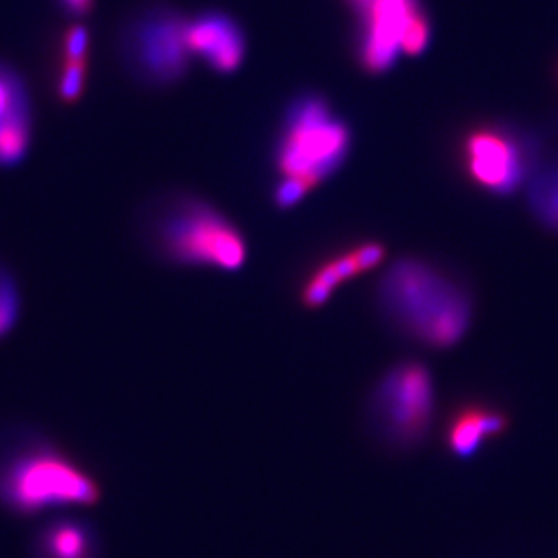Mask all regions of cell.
I'll return each instance as SVG.
<instances>
[{"label": "cell", "instance_id": "3", "mask_svg": "<svg viewBox=\"0 0 558 558\" xmlns=\"http://www.w3.org/2000/svg\"><path fill=\"white\" fill-rule=\"evenodd\" d=\"M387 316L404 332L434 349L459 343L472 322L466 290L421 259H399L379 287Z\"/></svg>", "mask_w": 558, "mask_h": 558}, {"label": "cell", "instance_id": "12", "mask_svg": "<svg viewBox=\"0 0 558 558\" xmlns=\"http://www.w3.org/2000/svg\"><path fill=\"white\" fill-rule=\"evenodd\" d=\"M33 558H100V538L81 517H57L35 533Z\"/></svg>", "mask_w": 558, "mask_h": 558}, {"label": "cell", "instance_id": "19", "mask_svg": "<svg viewBox=\"0 0 558 558\" xmlns=\"http://www.w3.org/2000/svg\"><path fill=\"white\" fill-rule=\"evenodd\" d=\"M57 4L71 19H84L95 8V0H57Z\"/></svg>", "mask_w": 558, "mask_h": 558}, {"label": "cell", "instance_id": "6", "mask_svg": "<svg viewBox=\"0 0 558 558\" xmlns=\"http://www.w3.org/2000/svg\"><path fill=\"white\" fill-rule=\"evenodd\" d=\"M466 177L486 193L508 196L535 174L537 155L526 136L508 128L483 125L464 136L461 147Z\"/></svg>", "mask_w": 558, "mask_h": 558}, {"label": "cell", "instance_id": "9", "mask_svg": "<svg viewBox=\"0 0 558 558\" xmlns=\"http://www.w3.org/2000/svg\"><path fill=\"white\" fill-rule=\"evenodd\" d=\"M414 2L415 0H372L366 8L361 62L372 75H381L398 60L404 24Z\"/></svg>", "mask_w": 558, "mask_h": 558}, {"label": "cell", "instance_id": "15", "mask_svg": "<svg viewBox=\"0 0 558 558\" xmlns=\"http://www.w3.org/2000/svg\"><path fill=\"white\" fill-rule=\"evenodd\" d=\"M89 60H60L54 76V95L60 104L75 106L86 92Z\"/></svg>", "mask_w": 558, "mask_h": 558}, {"label": "cell", "instance_id": "14", "mask_svg": "<svg viewBox=\"0 0 558 558\" xmlns=\"http://www.w3.org/2000/svg\"><path fill=\"white\" fill-rule=\"evenodd\" d=\"M527 204L544 227L558 232V161L530 178Z\"/></svg>", "mask_w": 558, "mask_h": 558}, {"label": "cell", "instance_id": "7", "mask_svg": "<svg viewBox=\"0 0 558 558\" xmlns=\"http://www.w3.org/2000/svg\"><path fill=\"white\" fill-rule=\"evenodd\" d=\"M125 62L140 78L163 86L187 71L191 49L187 21L171 10H150L136 16L122 40Z\"/></svg>", "mask_w": 558, "mask_h": 558}, {"label": "cell", "instance_id": "2", "mask_svg": "<svg viewBox=\"0 0 558 558\" xmlns=\"http://www.w3.org/2000/svg\"><path fill=\"white\" fill-rule=\"evenodd\" d=\"M352 147V133L319 95H305L290 106L284 117L276 169L279 182L275 204L290 209L306 194L333 177L343 166Z\"/></svg>", "mask_w": 558, "mask_h": 558}, {"label": "cell", "instance_id": "1", "mask_svg": "<svg viewBox=\"0 0 558 558\" xmlns=\"http://www.w3.org/2000/svg\"><path fill=\"white\" fill-rule=\"evenodd\" d=\"M102 499L97 478L35 432H16L0 446V502L16 515L89 508Z\"/></svg>", "mask_w": 558, "mask_h": 558}, {"label": "cell", "instance_id": "4", "mask_svg": "<svg viewBox=\"0 0 558 558\" xmlns=\"http://www.w3.org/2000/svg\"><path fill=\"white\" fill-rule=\"evenodd\" d=\"M150 234L156 247L174 264L238 270L247 262L242 232L204 199H172L158 210Z\"/></svg>", "mask_w": 558, "mask_h": 558}, {"label": "cell", "instance_id": "18", "mask_svg": "<svg viewBox=\"0 0 558 558\" xmlns=\"http://www.w3.org/2000/svg\"><path fill=\"white\" fill-rule=\"evenodd\" d=\"M92 35L81 22L65 27L60 38V60H89Z\"/></svg>", "mask_w": 558, "mask_h": 558}, {"label": "cell", "instance_id": "17", "mask_svg": "<svg viewBox=\"0 0 558 558\" xmlns=\"http://www.w3.org/2000/svg\"><path fill=\"white\" fill-rule=\"evenodd\" d=\"M429 38H432V26L429 19L424 11L423 4L415 0L409 19L404 24L403 37H401V51L412 57L423 53L428 48Z\"/></svg>", "mask_w": 558, "mask_h": 558}, {"label": "cell", "instance_id": "10", "mask_svg": "<svg viewBox=\"0 0 558 558\" xmlns=\"http://www.w3.org/2000/svg\"><path fill=\"white\" fill-rule=\"evenodd\" d=\"M187 44L191 53L209 62L223 75L234 73L245 57V37L236 21L223 13H205L187 21Z\"/></svg>", "mask_w": 558, "mask_h": 558}, {"label": "cell", "instance_id": "16", "mask_svg": "<svg viewBox=\"0 0 558 558\" xmlns=\"http://www.w3.org/2000/svg\"><path fill=\"white\" fill-rule=\"evenodd\" d=\"M21 289L8 265L0 262V339L16 327L21 319Z\"/></svg>", "mask_w": 558, "mask_h": 558}, {"label": "cell", "instance_id": "20", "mask_svg": "<svg viewBox=\"0 0 558 558\" xmlns=\"http://www.w3.org/2000/svg\"><path fill=\"white\" fill-rule=\"evenodd\" d=\"M372 0H352V4L355 5V8H360L363 13H365L366 8L371 5Z\"/></svg>", "mask_w": 558, "mask_h": 558}, {"label": "cell", "instance_id": "8", "mask_svg": "<svg viewBox=\"0 0 558 558\" xmlns=\"http://www.w3.org/2000/svg\"><path fill=\"white\" fill-rule=\"evenodd\" d=\"M35 113L21 71L0 60V169L21 166L32 149Z\"/></svg>", "mask_w": 558, "mask_h": 558}, {"label": "cell", "instance_id": "11", "mask_svg": "<svg viewBox=\"0 0 558 558\" xmlns=\"http://www.w3.org/2000/svg\"><path fill=\"white\" fill-rule=\"evenodd\" d=\"M385 254L387 248L383 243L366 242L323 262L301 287V303L306 308H319L330 300L339 284L374 269L385 259Z\"/></svg>", "mask_w": 558, "mask_h": 558}, {"label": "cell", "instance_id": "5", "mask_svg": "<svg viewBox=\"0 0 558 558\" xmlns=\"http://www.w3.org/2000/svg\"><path fill=\"white\" fill-rule=\"evenodd\" d=\"M372 410L385 439L401 448L417 445L434 415V381L428 368L415 361L392 368L379 383Z\"/></svg>", "mask_w": 558, "mask_h": 558}, {"label": "cell", "instance_id": "13", "mask_svg": "<svg viewBox=\"0 0 558 558\" xmlns=\"http://www.w3.org/2000/svg\"><path fill=\"white\" fill-rule=\"evenodd\" d=\"M508 418L502 412L486 409L481 404H468L451 415L446 426V445L459 459L475 456L484 440L505 432Z\"/></svg>", "mask_w": 558, "mask_h": 558}]
</instances>
